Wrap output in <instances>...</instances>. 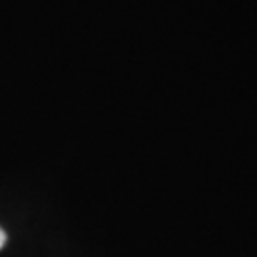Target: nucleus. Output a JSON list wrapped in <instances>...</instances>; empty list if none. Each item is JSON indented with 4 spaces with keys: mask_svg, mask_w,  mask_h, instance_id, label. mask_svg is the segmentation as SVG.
I'll list each match as a JSON object with an SVG mask.
<instances>
[{
    "mask_svg": "<svg viewBox=\"0 0 257 257\" xmlns=\"http://www.w3.org/2000/svg\"><path fill=\"white\" fill-rule=\"evenodd\" d=\"M6 238H8V236H6V232H4V230H2V227H0V249L4 248V244H6Z\"/></svg>",
    "mask_w": 257,
    "mask_h": 257,
    "instance_id": "nucleus-1",
    "label": "nucleus"
}]
</instances>
